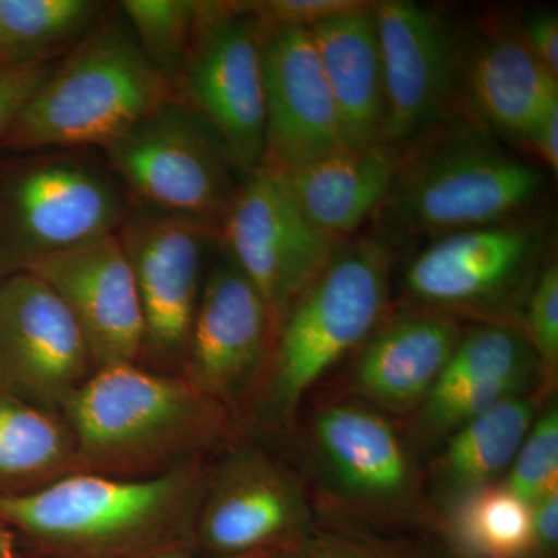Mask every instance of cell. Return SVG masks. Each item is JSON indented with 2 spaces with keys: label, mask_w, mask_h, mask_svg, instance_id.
Masks as SVG:
<instances>
[{
  "label": "cell",
  "mask_w": 558,
  "mask_h": 558,
  "mask_svg": "<svg viewBox=\"0 0 558 558\" xmlns=\"http://www.w3.org/2000/svg\"><path fill=\"white\" fill-rule=\"evenodd\" d=\"M292 436L318 521L388 534L429 527L421 454L395 417L340 392L300 413Z\"/></svg>",
  "instance_id": "3957f363"
},
{
  "label": "cell",
  "mask_w": 558,
  "mask_h": 558,
  "mask_svg": "<svg viewBox=\"0 0 558 558\" xmlns=\"http://www.w3.org/2000/svg\"><path fill=\"white\" fill-rule=\"evenodd\" d=\"M263 76V163L295 170L347 146L310 28L264 24Z\"/></svg>",
  "instance_id": "e0dca14e"
},
{
  "label": "cell",
  "mask_w": 558,
  "mask_h": 558,
  "mask_svg": "<svg viewBox=\"0 0 558 558\" xmlns=\"http://www.w3.org/2000/svg\"><path fill=\"white\" fill-rule=\"evenodd\" d=\"M264 24L311 27L337 14L357 9V0H259L247 2Z\"/></svg>",
  "instance_id": "4dcf8cb0"
},
{
  "label": "cell",
  "mask_w": 558,
  "mask_h": 558,
  "mask_svg": "<svg viewBox=\"0 0 558 558\" xmlns=\"http://www.w3.org/2000/svg\"><path fill=\"white\" fill-rule=\"evenodd\" d=\"M117 236L142 307V355L182 366L220 229L134 205Z\"/></svg>",
  "instance_id": "4fadbf2b"
},
{
  "label": "cell",
  "mask_w": 558,
  "mask_h": 558,
  "mask_svg": "<svg viewBox=\"0 0 558 558\" xmlns=\"http://www.w3.org/2000/svg\"><path fill=\"white\" fill-rule=\"evenodd\" d=\"M0 542H2L3 548H5L7 554H9V558H32L21 556V554L14 553L13 548H11L9 543V537H7L3 532H0ZM284 549H260L253 550V553L241 554V556H231V557H218V558H278L281 556V553ZM160 558H189L183 556L182 553L170 554V556H163Z\"/></svg>",
  "instance_id": "d590c367"
},
{
  "label": "cell",
  "mask_w": 558,
  "mask_h": 558,
  "mask_svg": "<svg viewBox=\"0 0 558 558\" xmlns=\"http://www.w3.org/2000/svg\"><path fill=\"white\" fill-rule=\"evenodd\" d=\"M550 398L542 391H532L505 400L440 444L438 453L425 469L429 526L435 517L458 499L499 483L539 410Z\"/></svg>",
  "instance_id": "44dd1931"
},
{
  "label": "cell",
  "mask_w": 558,
  "mask_h": 558,
  "mask_svg": "<svg viewBox=\"0 0 558 558\" xmlns=\"http://www.w3.org/2000/svg\"><path fill=\"white\" fill-rule=\"evenodd\" d=\"M220 242L266 301L275 332L340 245L306 218L281 174L267 163L242 179L220 222Z\"/></svg>",
  "instance_id": "5bb4252c"
},
{
  "label": "cell",
  "mask_w": 558,
  "mask_h": 558,
  "mask_svg": "<svg viewBox=\"0 0 558 558\" xmlns=\"http://www.w3.org/2000/svg\"><path fill=\"white\" fill-rule=\"evenodd\" d=\"M550 236L549 219L531 215L446 234L407 264L402 293L410 306L523 332L529 295L553 258Z\"/></svg>",
  "instance_id": "ba28073f"
},
{
  "label": "cell",
  "mask_w": 558,
  "mask_h": 558,
  "mask_svg": "<svg viewBox=\"0 0 558 558\" xmlns=\"http://www.w3.org/2000/svg\"><path fill=\"white\" fill-rule=\"evenodd\" d=\"M429 531L447 558H539L531 506L502 483L458 499Z\"/></svg>",
  "instance_id": "cb8c5ba5"
},
{
  "label": "cell",
  "mask_w": 558,
  "mask_h": 558,
  "mask_svg": "<svg viewBox=\"0 0 558 558\" xmlns=\"http://www.w3.org/2000/svg\"><path fill=\"white\" fill-rule=\"evenodd\" d=\"M523 333L537 357L542 387L553 396L558 373V264L553 256L539 271L529 295Z\"/></svg>",
  "instance_id": "f546056e"
},
{
  "label": "cell",
  "mask_w": 558,
  "mask_h": 558,
  "mask_svg": "<svg viewBox=\"0 0 558 558\" xmlns=\"http://www.w3.org/2000/svg\"><path fill=\"white\" fill-rule=\"evenodd\" d=\"M274 340L266 301L220 242L202 289L182 377L236 414L255 399Z\"/></svg>",
  "instance_id": "9a60e30c"
},
{
  "label": "cell",
  "mask_w": 558,
  "mask_h": 558,
  "mask_svg": "<svg viewBox=\"0 0 558 558\" xmlns=\"http://www.w3.org/2000/svg\"><path fill=\"white\" fill-rule=\"evenodd\" d=\"M0 558H9V554H7L5 548H3L2 543H0Z\"/></svg>",
  "instance_id": "74e56055"
},
{
  "label": "cell",
  "mask_w": 558,
  "mask_h": 558,
  "mask_svg": "<svg viewBox=\"0 0 558 558\" xmlns=\"http://www.w3.org/2000/svg\"><path fill=\"white\" fill-rule=\"evenodd\" d=\"M532 526L539 558H557L558 488L532 502Z\"/></svg>",
  "instance_id": "836d02e7"
},
{
  "label": "cell",
  "mask_w": 558,
  "mask_h": 558,
  "mask_svg": "<svg viewBox=\"0 0 558 558\" xmlns=\"http://www.w3.org/2000/svg\"><path fill=\"white\" fill-rule=\"evenodd\" d=\"M392 252L379 236L337 247L282 315L269 365L253 403L260 424L292 436L296 418L319 381L387 318Z\"/></svg>",
  "instance_id": "277c9868"
},
{
  "label": "cell",
  "mask_w": 558,
  "mask_h": 558,
  "mask_svg": "<svg viewBox=\"0 0 558 558\" xmlns=\"http://www.w3.org/2000/svg\"><path fill=\"white\" fill-rule=\"evenodd\" d=\"M95 369L78 323L46 281L22 270L0 281V388L61 414Z\"/></svg>",
  "instance_id": "2e32d148"
},
{
  "label": "cell",
  "mask_w": 558,
  "mask_h": 558,
  "mask_svg": "<svg viewBox=\"0 0 558 558\" xmlns=\"http://www.w3.org/2000/svg\"><path fill=\"white\" fill-rule=\"evenodd\" d=\"M519 31L527 49L558 78V16L554 10H529Z\"/></svg>",
  "instance_id": "d6a6232c"
},
{
  "label": "cell",
  "mask_w": 558,
  "mask_h": 558,
  "mask_svg": "<svg viewBox=\"0 0 558 558\" xmlns=\"http://www.w3.org/2000/svg\"><path fill=\"white\" fill-rule=\"evenodd\" d=\"M207 469L193 461L145 478L76 472L27 494H0V529L51 558L182 553L194 542Z\"/></svg>",
  "instance_id": "6da1fadb"
},
{
  "label": "cell",
  "mask_w": 558,
  "mask_h": 558,
  "mask_svg": "<svg viewBox=\"0 0 558 558\" xmlns=\"http://www.w3.org/2000/svg\"><path fill=\"white\" fill-rule=\"evenodd\" d=\"M21 270L46 281L64 301L87 341L95 368L137 362L143 348L142 307L117 233L32 260Z\"/></svg>",
  "instance_id": "ac0fdd59"
},
{
  "label": "cell",
  "mask_w": 558,
  "mask_h": 558,
  "mask_svg": "<svg viewBox=\"0 0 558 558\" xmlns=\"http://www.w3.org/2000/svg\"><path fill=\"white\" fill-rule=\"evenodd\" d=\"M263 21L247 2H201L175 97L207 121L242 174L266 154Z\"/></svg>",
  "instance_id": "30bf717a"
},
{
  "label": "cell",
  "mask_w": 558,
  "mask_h": 558,
  "mask_svg": "<svg viewBox=\"0 0 558 558\" xmlns=\"http://www.w3.org/2000/svg\"><path fill=\"white\" fill-rule=\"evenodd\" d=\"M317 524L304 476L260 444L240 442L207 469L194 542L208 558L288 549Z\"/></svg>",
  "instance_id": "7c38bea8"
},
{
  "label": "cell",
  "mask_w": 558,
  "mask_h": 558,
  "mask_svg": "<svg viewBox=\"0 0 558 558\" xmlns=\"http://www.w3.org/2000/svg\"><path fill=\"white\" fill-rule=\"evenodd\" d=\"M0 163V250L10 274L116 234L132 199L100 149L11 153Z\"/></svg>",
  "instance_id": "52a82bcc"
},
{
  "label": "cell",
  "mask_w": 558,
  "mask_h": 558,
  "mask_svg": "<svg viewBox=\"0 0 558 558\" xmlns=\"http://www.w3.org/2000/svg\"><path fill=\"white\" fill-rule=\"evenodd\" d=\"M546 172L515 156L478 123L450 117L400 154L380 213L389 236L432 240L529 215Z\"/></svg>",
  "instance_id": "5b68a950"
},
{
  "label": "cell",
  "mask_w": 558,
  "mask_h": 558,
  "mask_svg": "<svg viewBox=\"0 0 558 558\" xmlns=\"http://www.w3.org/2000/svg\"><path fill=\"white\" fill-rule=\"evenodd\" d=\"M76 472L78 451L61 414L0 388V494H27Z\"/></svg>",
  "instance_id": "d4e9b609"
},
{
  "label": "cell",
  "mask_w": 558,
  "mask_h": 558,
  "mask_svg": "<svg viewBox=\"0 0 558 558\" xmlns=\"http://www.w3.org/2000/svg\"><path fill=\"white\" fill-rule=\"evenodd\" d=\"M319 62L349 148L379 145L385 124L384 75L373 5L311 25Z\"/></svg>",
  "instance_id": "603a6c76"
},
{
  "label": "cell",
  "mask_w": 558,
  "mask_h": 558,
  "mask_svg": "<svg viewBox=\"0 0 558 558\" xmlns=\"http://www.w3.org/2000/svg\"><path fill=\"white\" fill-rule=\"evenodd\" d=\"M100 150L135 207L218 229L244 179L219 135L178 97Z\"/></svg>",
  "instance_id": "9c48e42d"
},
{
  "label": "cell",
  "mask_w": 558,
  "mask_h": 558,
  "mask_svg": "<svg viewBox=\"0 0 558 558\" xmlns=\"http://www.w3.org/2000/svg\"><path fill=\"white\" fill-rule=\"evenodd\" d=\"M108 5L98 0H0V68L60 61Z\"/></svg>",
  "instance_id": "484cf974"
},
{
  "label": "cell",
  "mask_w": 558,
  "mask_h": 558,
  "mask_svg": "<svg viewBox=\"0 0 558 558\" xmlns=\"http://www.w3.org/2000/svg\"><path fill=\"white\" fill-rule=\"evenodd\" d=\"M527 146L537 153L550 171H558V100L543 110L531 132Z\"/></svg>",
  "instance_id": "e575fe53"
},
{
  "label": "cell",
  "mask_w": 558,
  "mask_h": 558,
  "mask_svg": "<svg viewBox=\"0 0 558 558\" xmlns=\"http://www.w3.org/2000/svg\"><path fill=\"white\" fill-rule=\"evenodd\" d=\"M373 13L384 75L381 143L402 154L453 117L470 44L433 7L385 0Z\"/></svg>",
  "instance_id": "8fae6325"
},
{
  "label": "cell",
  "mask_w": 558,
  "mask_h": 558,
  "mask_svg": "<svg viewBox=\"0 0 558 558\" xmlns=\"http://www.w3.org/2000/svg\"><path fill=\"white\" fill-rule=\"evenodd\" d=\"M399 159V153L379 143L365 148L344 146L295 170H275L306 218L341 242L379 211Z\"/></svg>",
  "instance_id": "7402d4cb"
},
{
  "label": "cell",
  "mask_w": 558,
  "mask_h": 558,
  "mask_svg": "<svg viewBox=\"0 0 558 558\" xmlns=\"http://www.w3.org/2000/svg\"><path fill=\"white\" fill-rule=\"evenodd\" d=\"M278 558H447L435 542L318 521Z\"/></svg>",
  "instance_id": "83f0119b"
},
{
  "label": "cell",
  "mask_w": 558,
  "mask_h": 558,
  "mask_svg": "<svg viewBox=\"0 0 558 558\" xmlns=\"http://www.w3.org/2000/svg\"><path fill=\"white\" fill-rule=\"evenodd\" d=\"M9 266H7V260L3 258L2 250H0V281H2L3 278L9 277Z\"/></svg>",
  "instance_id": "8d00e7d4"
},
{
  "label": "cell",
  "mask_w": 558,
  "mask_h": 558,
  "mask_svg": "<svg viewBox=\"0 0 558 558\" xmlns=\"http://www.w3.org/2000/svg\"><path fill=\"white\" fill-rule=\"evenodd\" d=\"M81 472L145 478L201 461L230 438L234 413L185 377L135 363L95 369L61 413Z\"/></svg>",
  "instance_id": "7a4b0ae2"
},
{
  "label": "cell",
  "mask_w": 558,
  "mask_h": 558,
  "mask_svg": "<svg viewBox=\"0 0 558 558\" xmlns=\"http://www.w3.org/2000/svg\"><path fill=\"white\" fill-rule=\"evenodd\" d=\"M464 330L459 319L422 307L388 314L352 354L343 395L395 418L413 416Z\"/></svg>",
  "instance_id": "d6986e66"
},
{
  "label": "cell",
  "mask_w": 558,
  "mask_h": 558,
  "mask_svg": "<svg viewBox=\"0 0 558 558\" xmlns=\"http://www.w3.org/2000/svg\"><path fill=\"white\" fill-rule=\"evenodd\" d=\"M462 95L487 128L527 145L543 110L558 100V78L527 49L519 27L470 44Z\"/></svg>",
  "instance_id": "ffe728a7"
},
{
  "label": "cell",
  "mask_w": 558,
  "mask_h": 558,
  "mask_svg": "<svg viewBox=\"0 0 558 558\" xmlns=\"http://www.w3.org/2000/svg\"><path fill=\"white\" fill-rule=\"evenodd\" d=\"M502 484L529 506L558 488V407H542Z\"/></svg>",
  "instance_id": "f1b7e54d"
},
{
  "label": "cell",
  "mask_w": 558,
  "mask_h": 558,
  "mask_svg": "<svg viewBox=\"0 0 558 558\" xmlns=\"http://www.w3.org/2000/svg\"><path fill=\"white\" fill-rule=\"evenodd\" d=\"M174 97L112 3L22 106L0 150L102 149Z\"/></svg>",
  "instance_id": "8992f818"
},
{
  "label": "cell",
  "mask_w": 558,
  "mask_h": 558,
  "mask_svg": "<svg viewBox=\"0 0 558 558\" xmlns=\"http://www.w3.org/2000/svg\"><path fill=\"white\" fill-rule=\"evenodd\" d=\"M153 68L175 92L189 53L201 2L197 0H123L119 2Z\"/></svg>",
  "instance_id": "4316f807"
},
{
  "label": "cell",
  "mask_w": 558,
  "mask_h": 558,
  "mask_svg": "<svg viewBox=\"0 0 558 558\" xmlns=\"http://www.w3.org/2000/svg\"><path fill=\"white\" fill-rule=\"evenodd\" d=\"M58 62V61H57ZM51 64L0 68V140L33 94L54 69Z\"/></svg>",
  "instance_id": "1f68e13d"
}]
</instances>
